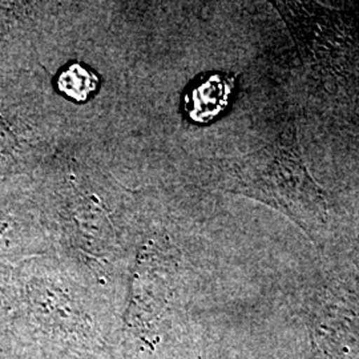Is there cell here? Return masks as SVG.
Segmentation results:
<instances>
[{
  "label": "cell",
  "instance_id": "6da1fadb",
  "mask_svg": "<svg viewBox=\"0 0 359 359\" xmlns=\"http://www.w3.org/2000/svg\"><path fill=\"white\" fill-rule=\"evenodd\" d=\"M231 191L278 210L308 233L327 218L325 193L304 161L293 121L234 167Z\"/></svg>",
  "mask_w": 359,
  "mask_h": 359
},
{
  "label": "cell",
  "instance_id": "7a4b0ae2",
  "mask_svg": "<svg viewBox=\"0 0 359 359\" xmlns=\"http://www.w3.org/2000/svg\"><path fill=\"white\" fill-rule=\"evenodd\" d=\"M173 261L167 249L147 245L140 253L132 281L128 318L142 334L152 333L165 311L170 295Z\"/></svg>",
  "mask_w": 359,
  "mask_h": 359
},
{
  "label": "cell",
  "instance_id": "277c9868",
  "mask_svg": "<svg viewBox=\"0 0 359 359\" xmlns=\"http://www.w3.org/2000/svg\"><path fill=\"white\" fill-rule=\"evenodd\" d=\"M56 86L65 97L83 103L97 90L99 77L88 67L72 63L60 71L56 79Z\"/></svg>",
  "mask_w": 359,
  "mask_h": 359
},
{
  "label": "cell",
  "instance_id": "3957f363",
  "mask_svg": "<svg viewBox=\"0 0 359 359\" xmlns=\"http://www.w3.org/2000/svg\"><path fill=\"white\" fill-rule=\"evenodd\" d=\"M233 84V77L222 72L198 77L184 95V108L188 117L200 124L216 118L229 103Z\"/></svg>",
  "mask_w": 359,
  "mask_h": 359
}]
</instances>
